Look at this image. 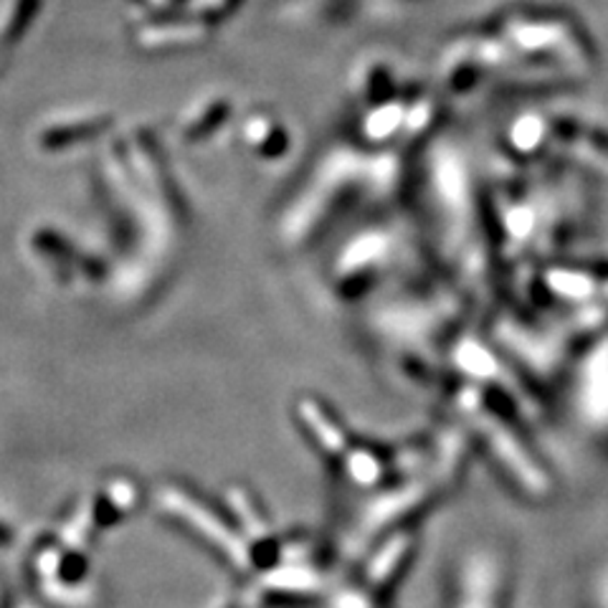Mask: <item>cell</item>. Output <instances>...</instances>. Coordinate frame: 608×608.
<instances>
[{
  "mask_svg": "<svg viewBox=\"0 0 608 608\" xmlns=\"http://www.w3.org/2000/svg\"><path fill=\"white\" fill-rule=\"evenodd\" d=\"M297 424L330 466L340 489L371 509L365 522H389L424 509L443 495L464 470L466 439L454 424L439 434L389 443L363 439L342 426L327 404L302 398ZM363 522V525H365Z\"/></svg>",
  "mask_w": 608,
  "mask_h": 608,
  "instance_id": "cell-1",
  "label": "cell"
},
{
  "mask_svg": "<svg viewBox=\"0 0 608 608\" xmlns=\"http://www.w3.org/2000/svg\"><path fill=\"white\" fill-rule=\"evenodd\" d=\"M466 155L457 145L431 143L418 155L410 185L418 193V234L439 274L464 300L480 297L487 282V203L474 193Z\"/></svg>",
  "mask_w": 608,
  "mask_h": 608,
  "instance_id": "cell-2",
  "label": "cell"
}]
</instances>
